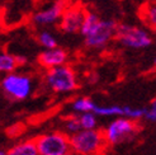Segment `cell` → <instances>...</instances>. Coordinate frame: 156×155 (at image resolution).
<instances>
[{
  "instance_id": "9a60e30c",
  "label": "cell",
  "mask_w": 156,
  "mask_h": 155,
  "mask_svg": "<svg viewBox=\"0 0 156 155\" xmlns=\"http://www.w3.org/2000/svg\"><path fill=\"white\" fill-rule=\"evenodd\" d=\"M95 103L88 97H81V98H77L73 102V110L75 112H79L80 114L83 113H89V112H93L94 113V110H95Z\"/></svg>"
},
{
  "instance_id": "3957f363",
  "label": "cell",
  "mask_w": 156,
  "mask_h": 155,
  "mask_svg": "<svg viewBox=\"0 0 156 155\" xmlns=\"http://www.w3.org/2000/svg\"><path fill=\"white\" fill-rule=\"evenodd\" d=\"M138 125L133 120L127 117H118L112 121L103 131L105 136V141L109 145H117L124 141L131 140L138 132Z\"/></svg>"
},
{
  "instance_id": "5b68a950",
  "label": "cell",
  "mask_w": 156,
  "mask_h": 155,
  "mask_svg": "<svg viewBox=\"0 0 156 155\" xmlns=\"http://www.w3.org/2000/svg\"><path fill=\"white\" fill-rule=\"evenodd\" d=\"M36 144L41 155H66L71 154L70 136L64 132H48L38 136Z\"/></svg>"
},
{
  "instance_id": "277c9868",
  "label": "cell",
  "mask_w": 156,
  "mask_h": 155,
  "mask_svg": "<svg viewBox=\"0 0 156 155\" xmlns=\"http://www.w3.org/2000/svg\"><path fill=\"white\" fill-rule=\"evenodd\" d=\"M4 94L12 100H24L32 93V79L24 74H6L2 80Z\"/></svg>"
},
{
  "instance_id": "9c48e42d",
  "label": "cell",
  "mask_w": 156,
  "mask_h": 155,
  "mask_svg": "<svg viewBox=\"0 0 156 155\" xmlns=\"http://www.w3.org/2000/svg\"><path fill=\"white\" fill-rule=\"evenodd\" d=\"M66 9H67L66 2H64V0H57V2H55L48 8H46V9H43L41 12H37L33 15L32 20L37 26H50V24H53V23L58 22V19L62 18V15H64Z\"/></svg>"
},
{
  "instance_id": "2e32d148",
  "label": "cell",
  "mask_w": 156,
  "mask_h": 155,
  "mask_svg": "<svg viewBox=\"0 0 156 155\" xmlns=\"http://www.w3.org/2000/svg\"><path fill=\"white\" fill-rule=\"evenodd\" d=\"M99 22H100V18L98 17L95 13L87 12V15H85V19H84V23H83V27H81L80 33L85 37L93 28H94V27L98 24Z\"/></svg>"
},
{
  "instance_id": "4fadbf2b",
  "label": "cell",
  "mask_w": 156,
  "mask_h": 155,
  "mask_svg": "<svg viewBox=\"0 0 156 155\" xmlns=\"http://www.w3.org/2000/svg\"><path fill=\"white\" fill-rule=\"evenodd\" d=\"M141 18L147 27L156 31V2H150L142 6Z\"/></svg>"
},
{
  "instance_id": "e0dca14e",
  "label": "cell",
  "mask_w": 156,
  "mask_h": 155,
  "mask_svg": "<svg viewBox=\"0 0 156 155\" xmlns=\"http://www.w3.org/2000/svg\"><path fill=\"white\" fill-rule=\"evenodd\" d=\"M81 130H95L97 128V114L89 112L79 116Z\"/></svg>"
},
{
  "instance_id": "7c38bea8",
  "label": "cell",
  "mask_w": 156,
  "mask_h": 155,
  "mask_svg": "<svg viewBox=\"0 0 156 155\" xmlns=\"http://www.w3.org/2000/svg\"><path fill=\"white\" fill-rule=\"evenodd\" d=\"M8 151V155H41L38 151L36 140H24L13 145Z\"/></svg>"
},
{
  "instance_id": "8fae6325",
  "label": "cell",
  "mask_w": 156,
  "mask_h": 155,
  "mask_svg": "<svg viewBox=\"0 0 156 155\" xmlns=\"http://www.w3.org/2000/svg\"><path fill=\"white\" fill-rule=\"evenodd\" d=\"M26 63V60L23 57L12 55V53L3 52L0 55V70L6 74H12L14 73L17 69Z\"/></svg>"
},
{
  "instance_id": "8992f818",
  "label": "cell",
  "mask_w": 156,
  "mask_h": 155,
  "mask_svg": "<svg viewBox=\"0 0 156 155\" xmlns=\"http://www.w3.org/2000/svg\"><path fill=\"white\" fill-rule=\"evenodd\" d=\"M115 38L123 46L129 49H146L152 42L149 32L140 27L129 24H118Z\"/></svg>"
},
{
  "instance_id": "cb8c5ba5",
  "label": "cell",
  "mask_w": 156,
  "mask_h": 155,
  "mask_svg": "<svg viewBox=\"0 0 156 155\" xmlns=\"http://www.w3.org/2000/svg\"><path fill=\"white\" fill-rule=\"evenodd\" d=\"M66 155H71V154H66Z\"/></svg>"
},
{
  "instance_id": "30bf717a",
  "label": "cell",
  "mask_w": 156,
  "mask_h": 155,
  "mask_svg": "<svg viewBox=\"0 0 156 155\" xmlns=\"http://www.w3.org/2000/svg\"><path fill=\"white\" fill-rule=\"evenodd\" d=\"M66 61H67V52L60 47H56L53 50H46L41 52L40 56H38V64L42 67L47 69V70L66 65Z\"/></svg>"
},
{
  "instance_id": "7a4b0ae2",
  "label": "cell",
  "mask_w": 156,
  "mask_h": 155,
  "mask_svg": "<svg viewBox=\"0 0 156 155\" xmlns=\"http://www.w3.org/2000/svg\"><path fill=\"white\" fill-rule=\"evenodd\" d=\"M44 81L55 93H69L77 88L76 74L74 69L69 65H62L47 70Z\"/></svg>"
},
{
  "instance_id": "6da1fadb",
  "label": "cell",
  "mask_w": 156,
  "mask_h": 155,
  "mask_svg": "<svg viewBox=\"0 0 156 155\" xmlns=\"http://www.w3.org/2000/svg\"><path fill=\"white\" fill-rule=\"evenodd\" d=\"M71 153L77 155H99L107 145L104 132L95 130H80L70 136Z\"/></svg>"
},
{
  "instance_id": "d6986e66",
  "label": "cell",
  "mask_w": 156,
  "mask_h": 155,
  "mask_svg": "<svg viewBox=\"0 0 156 155\" xmlns=\"http://www.w3.org/2000/svg\"><path fill=\"white\" fill-rule=\"evenodd\" d=\"M65 130L69 134V136H71L76 132H79L81 130V125H80V120L79 117H75V116H71L65 120Z\"/></svg>"
},
{
  "instance_id": "5bb4252c",
  "label": "cell",
  "mask_w": 156,
  "mask_h": 155,
  "mask_svg": "<svg viewBox=\"0 0 156 155\" xmlns=\"http://www.w3.org/2000/svg\"><path fill=\"white\" fill-rule=\"evenodd\" d=\"M94 113L107 117H126V106H95Z\"/></svg>"
},
{
  "instance_id": "52a82bcc",
  "label": "cell",
  "mask_w": 156,
  "mask_h": 155,
  "mask_svg": "<svg viewBox=\"0 0 156 155\" xmlns=\"http://www.w3.org/2000/svg\"><path fill=\"white\" fill-rule=\"evenodd\" d=\"M118 24L114 20H102L85 36V45L90 49H102L115 37Z\"/></svg>"
},
{
  "instance_id": "7402d4cb",
  "label": "cell",
  "mask_w": 156,
  "mask_h": 155,
  "mask_svg": "<svg viewBox=\"0 0 156 155\" xmlns=\"http://www.w3.org/2000/svg\"><path fill=\"white\" fill-rule=\"evenodd\" d=\"M0 155H8V151H5V150H0Z\"/></svg>"
},
{
  "instance_id": "603a6c76",
  "label": "cell",
  "mask_w": 156,
  "mask_h": 155,
  "mask_svg": "<svg viewBox=\"0 0 156 155\" xmlns=\"http://www.w3.org/2000/svg\"><path fill=\"white\" fill-rule=\"evenodd\" d=\"M154 64H155V65H156V59H155V61H154Z\"/></svg>"
},
{
  "instance_id": "44dd1931",
  "label": "cell",
  "mask_w": 156,
  "mask_h": 155,
  "mask_svg": "<svg viewBox=\"0 0 156 155\" xmlns=\"http://www.w3.org/2000/svg\"><path fill=\"white\" fill-rule=\"evenodd\" d=\"M150 110H152V111L156 112V98L151 102V104H150Z\"/></svg>"
},
{
  "instance_id": "ffe728a7",
  "label": "cell",
  "mask_w": 156,
  "mask_h": 155,
  "mask_svg": "<svg viewBox=\"0 0 156 155\" xmlns=\"http://www.w3.org/2000/svg\"><path fill=\"white\" fill-rule=\"evenodd\" d=\"M146 121L149 122H156V112L150 110V108H147L146 112H145V117H144Z\"/></svg>"
},
{
  "instance_id": "ba28073f",
  "label": "cell",
  "mask_w": 156,
  "mask_h": 155,
  "mask_svg": "<svg viewBox=\"0 0 156 155\" xmlns=\"http://www.w3.org/2000/svg\"><path fill=\"white\" fill-rule=\"evenodd\" d=\"M87 12L81 5H73L65 10L60 20V28L65 33H76L80 32Z\"/></svg>"
},
{
  "instance_id": "ac0fdd59",
  "label": "cell",
  "mask_w": 156,
  "mask_h": 155,
  "mask_svg": "<svg viewBox=\"0 0 156 155\" xmlns=\"http://www.w3.org/2000/svg\"><path fill=\"white\" fill-rule=\"evenodd\" d=\"M38 42H40L46 50H53L57 47L56 37H53L50 32H41L38 36Z\"/></svg>"
}]
</instances>
